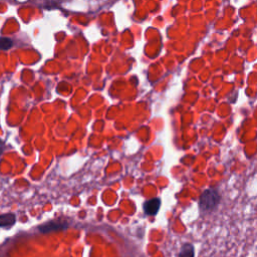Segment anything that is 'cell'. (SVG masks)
<instances>
[{
	"label": "cell",
	"mask_w": 257,
	"mask_h": 257,
	"mask_svg": "<svg viewBox=\"0 0 257 257\" xmlns=\"http://www.w3.org/2000/svg\"><path fill=\"white\" fill-rule=\"evenodd\" d=\"M219 200L220 197L217 192L213 189H208L205 190L200 197L199 206L203 211H211L218 205Z\"/></svg>",
	"instance_id": "cell-1"
},
{
	"label": "cell",
	"mask_w": 257,
	"mask_h": 257,
	"mask_svg": "<svg viewBox=\"0 0 257 257\" xmlns=\"http://www.w3.org/2000/svg\"><path fill=\"white\" fill-rule=\"evenodd\" d=\"M161 207V200L159 198H153L144 203V211L147 215L154 216L159 212Z\"/></svg>",
	"instance_id": "cell-2"
},
{
	"label": "cell",
	"mask_w": 257,
	"mask_h": 257,
	"mask_svg": "<svg viewBox=\"0 0 257 257\" xmlns=\"http://www.w3.org/2000/svg\"><path fill=\"white\" fill-rule=\"evenodd\" d=\"M65 222H62V221H51V222H48L44 225H42L39 229L41 232L43 233H47V232H51V231H54V230H60L62 229V228L65 227Z\"/></svg>",
	"instance_id": "cell-3"
},
{
	"label": "cell",
	"mask_w": 257,
	"mask_h": 257,
	"mask_svg": "<svg viewBox=\"0 0 257 257\" xmlns=\"http://www.w3.org/2000/svg\"><path fill=\"white\" fill-rule=\"evenodd\" d=\"M15 223L14 214H3L0 215V227H8Z\"/></svg>",
	"instance_id": "cell-4"
},
{
	"label": "cell",
	"mask_w": 257,
	"mask_h": 257,
	"mask_svg": "<svg viewBox=\"0 0 257 257\" xmlns=\"http://www.w3.org/2000/svg\"><path fill=\"white\" fill-rule=\"evenodd\" d=\"M195 252H194V247L192 244H184L181 248L179 257H194Z\"/></svg>",
	"instance_id": "cell-5"
},
{
	"label": "cell",
	"mask_w": 257,
	"mask_h": 257,
	"mask_svg": "<svg viewBox=\"0 0 257 257\" xmlns=\"http://www.w3.org/2000/svg\"><path fill=\"white\" fill-rule=\"evenodd\" d=\"M12 45H13V41L10 38H7V37L0 38V49L6 50V49H9L10 47H12Z\"/></svg>",
	"instance_id": "cell-6"
},
{
	"label": "cell",
	"mask_w": 257,
	"mask_h": 257,
	"mask_svg": "<svg viewBox=\"0 0 257 257\" xmlns=\"http://www.w3.org/2000/svg\"><path fill=\"white\" fill-rule=\"evenodd\" d=\"M4 142L0 139V155H1L2 153H3V151H4Z\"/></svg>",
	"instance_id": "cell-7"
}]
</instances>
